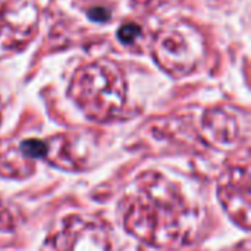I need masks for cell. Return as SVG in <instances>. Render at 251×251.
<instances>
[{
    "instance_id": "3957f363",
    "label": "cell",
    "mask_w": 251,
    "mask_h": 251,
    "mask_svg": "<svg viewBox=\"0 0 251 251\" xmlns=\"http://www.w3.org/2000/svg\"><path fill=\"white\" fill-rule=\"evenodd\" d=\"M62 237L65 251H115L109 229L100 222L75 218L69 221Z\"/></svg>"
},
{
    "instance_id": "7a4b0ae2",
    "label": "cell",
    "mask_w": 251,
    "mask_h": 251,
    "mask_svg": "<svg viewBox=\"0 0 251 251\" xmlns=\"http://www.w3.org/2000/svg\"><path fill=\"white\" fill-rule=\"evenodd\" d=\"M75 87V99L90 118L109 119L125 101V84L112 63H96L85 68Z\"/></svg>"
},
{
    "instance_id": "277c9868",
    "label": "cell",
    "mask_w": 251,
    "mask_h": 251,
    "mask_svg": "<svg viewBox=\"0 0 251 251\" xmlns=\"http://www.w3.org/2000/svg\"><path fill=\"white\" fill-rule=\"evenodd\" d=\"M221 199L229 215L243 224L244 229L249 228L250 215V196H249V171L240 169L232 171L222 179L221 184Z\"/></svg>"
},
{
    "instance_id": "5b68a950",
    "label": "cell",
    "mask_w": 251,
    "mask_h": 251,
    "mask_svg": "<svg viewBox=\"0 0 251 251\" xmlns=\"http://www.w3.org/2000/svg\"><path fill=\"white\" fill-rule=\"evenodd\" d=\"M206 129L218 144H231L237 138L238 126L235 121L226 115L215 112L206 118Z\"/></svg>"
},
{
    "instance_id": "6da1fadb",
    "label": "cell",
    "mask_w": 251,
    "mask_h": 251,
    "mask_svg": "<svg viewBox=\"0 0 251 251\" xmlns=\"http://www.w3.org/2000/svg\"><path fill=\"white\" fill-rule=\"evenodd\" d=\"M124 222L141 241L154 247H171L193 237L199 216L175 182L149 172L137 179L125 199Z\"/></svg>"
},
{
    "instance_id": "8992f818",
    "label": "cell",
    "mask_w": 251,
    "mask_h": 251,
    "mask_svg": "<svg viewBox=\"0 0 251 251\" xmlns=\"http://www.w3.org/2000/svg\"><path fill=\"white\" fill-rule=\"evenodd\" d=\"M21 151L24 156L28 159H37V157H44L49 151L46 143L38 141V140H26L21 144Z\"/></svg>"
}]
</instances>
